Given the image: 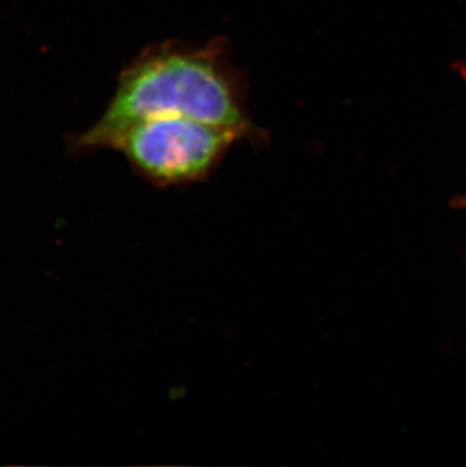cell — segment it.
<instances>
[{
  "label": "cell",
  "instance_id": "obj_1",
  "mask_svg": "<svg viewBox=\"0 0 466 467\" xmlns=\"http://www.w3.org/2000/svg\"><path fill=\"white\" fill-rule=\"evenodd\" d=\"M246 96V80L223 38L205 45L165 41L124 66L101 119L76 138L75 146L106 149L123 129L154 117L198 119L256 140Z\"/></svg>",
  "mask_w": 466,
  "mask_h": 467
},
{
  "label": "cell",
  "instance_id": "obj_2",
  "mask_svg": "<svg viewBox=\"0 0 466 467\" xmlns=\"http://www.w3.org/2000/svg\"><path fill=\"white\" fill-rule=\"evenodd\" d=\"M242 133L182 117L140 119L117 133L106 149L120 151L141 179L158 188L207 181Z\"/></svg>",
  "mask_w": 466,
  "mask_h": 467
}]
</instances>
